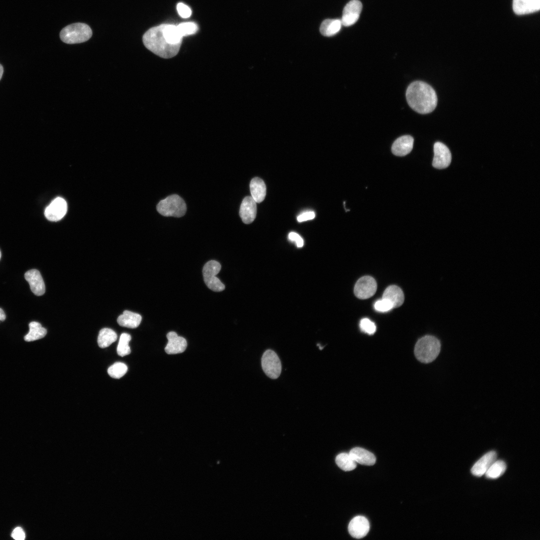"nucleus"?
Returning <instances> with one entry per match:
<instances>
[{"mask_svg": "<svg viewBox=\"0 0 540 540\" xmlns=\"http://www.w3.org/2000/svg\"><path fill=\"white\" fill-rule=\"evenodd\" d=\"M252 196H247L242 200L240 209V216L246 224L252 223L256 215V204Z\"/></svg>", "mask_w": 540, "mask_h": 540, "instance_id": "nucleus-14", "label": "nucleus"}, {"mask_svg": "<svg viewBox=\"0 0 540 540\" xmlns=\"http://www.w3.org/2000/svg\"><path fill=\"white\" fill-rule=\"evenodd\" d=\"M220 269V264L214 260L207 262L202 268L204 282L208 288L214 292H221L225 289L224 284L216 276Z\"/></svg>", "mask_w": 540, "mask_h": 540, "instance_id": "nucleus-6", "label": "nucleus"}, {"mask_svg": "<svg viewBox=\"0 0 540 540\" xmlns=\"http://www.w3.org/2000/svg\"><path fill=\"white\" fill-rule=\"evenodd\" d=\"M12 536L16 540H24L25 538V533L22 528L17 527L14 529L12 534Z\"/></svg>", "mask_w": 540, "mask_h": 540, "instance_id": "nucleus-36", "label": "nucleus"}, {"mask_svg": "<svg viewBox=\"0 0 540 540\" xmlns=\"http://www.w3.org/2000/svg\"><path fill=\"white\" fill-rule=\"evenodd\" d=\"M388 300L393 308L400 306L404 302V294L398 286L394 285L388 286L384 291L382 298Z\"/></svg>", "mask_w": 540, "mask_h": 540, "instance_id": "nucleus-20", "label": "nucleus"}, {"mask_svg": "<svg viewBox=\"0 0 540 540\" xmlns=\"http://www.w3.org/2000/svg\"><path fill=\"white\" fill-rule=\"evenodd\" d=\"M362 5L358 0H351L344 7L341 20L342 25L350 26L358 20Z\"/></svg>", "mask_w": 540, "mask_h": 540, "instance_id": "nucleus-9", "label": "nucleus"}, {"mask_svg": "<svg viewBox=\"0 0 540 540\" xmlns=\"http://www.w3.org/2000/svg\"><path fill=\"white\" fill-rule=\"evenodd\" d=\"M6 316L5 313L2 309L0 308V321H4L6 319Z\"/></svg>", "mask_w": 540, "mask_h": 540, "instance_id": "nucleus-37", "label": "nucleus"}, {"mask_svg": "<svg viewBox=\"0 0 540 540\" xmlns=\"http://www.w3.org/2000/svg\"><path fill=\"white\" fill-rule=\"evenodd\" d=\"M168 340L165 347V351L168 354L182 353L187 346V342L184 338L178 336L174 332H170L166 334Z\"/></svg>", "mask_w": 540, "mask_h": 540, "instance_id": "nucleus-13", "label": "nucleus"}, {"mask_svg": "<svg viewBox=\"0 0 540 540\" xmlns=\"http://www.w3.org/2000/svg\"><path fill=\"white\" fill-rule=\"evenodd\" d=\"M176 28L182 37L193 34L196 32L198 30L197 24L194 22L181 23L176 26Z\"/></svg>", "mask_w": 540, "mask_h": 540, "instance_id": "nucleus-30", "label": "nucleus"}, {"mask_svg": "<svg viewBox=\"0 0 540 540\" xmlns=\"http://www.w3.org/2000/svg\"><path fill=\"white\" fill-rule=\"evenodd\" d=\"M360 326L362 331L370 335L373 334L376 330L374 323L368 318H364L360 320Z\"/></svg>", "mask_w": 540, "mask_h": 540, "instance_id": "nucleus-31", "label": "nucleus"}, {"mask_svg": "<svg viewBox=\"0 0 540 540\" xmlns=\"http://www.w3.org/2000/svg\"><path fill=\"white\" fill-rule=\"evenodd\" d=\"M24 278L29 283L32 292L36 296H40L45 292V284L40 272L36 269L27 271Z\"/></svg>", "mask_w": 540, "mask_h": 540, "instance_id": "nucleus-15", "label": "nucleus"}, {"mask_svg": "<svg viewBox=\"0 0 540 540\" xmlns=\"http://www.w3.org/2000/svg\"><path fill=\"white\" fill-rule=\"evenodd\" d=\"M406 98L410 107L420 114L432 112L437 105L438 98L435 90L430 85L422 81L414 82L409 85L406 91Z\"/></svg>", "mask_w": 540, "mask_h": 540, "instance_id": "nucleus-2", "label": "nucleus"}, {"mask_svg": "<svg viewBox=\"0 0 540 540\" xmlns=\"http://www.w3.org/2000/svg\"><path fill=\"white\" fill-rule=\"evenodd\" d=\"M315 217V214L312 211H308L300 214L297 220L298 222H302L308 220H312Z\"/></svg>", "mask_w": 540, "mask_h": 540, "instance_id": "nucleus-35", "label": "nucleus"}, {"mask_svg": "<svg viewBox=\"0 0 540 540\" xmlns=\"http://www.w3.org/2000/svg\"><path fill=\"white\" fill-rule=\"evenodd\" d=\"M349 454L356 462L361 464L372 466L376 462L374 455L364 448H354L350 450Z\"/></svg>", "mask_w": 540, "mask_h": 540, "instance_id": "nucleus-19", "label": "nucleus"}, {"mask_svg": "<svg viewBox=\"0 0 540 540\" xmlns=\"http://www.w3.org/2000/svg\"><path fill=\"white\" fill-rule=\"evenodd\" d=\"M342 25V22L340 19H326L322 22L320 26V32L324 36H332L339 32Z\"/></svg>", "mask_w": 540, "mask_h": 540, "instance_id": "nucleus-23", "label": "nucleus"}, {"mask_svg": "<svg viewBox=\"0 0 540 540\" xmlns=\"http://www.w3.org/2000/svg\"><path fill=\"white\" fill-rule=\"evenodd\" d=\"M434 152L433 166L438 169L448 167L452 160V155L448 148L443 143L438 142L434 144Z\"/></svg>", "mask_w": 540, "mask_h": 540, "instance_id": "nucleus-10", "label": "nucleus"}, {"mask_svg": "<svg viewBox=\"0 0 540 540\" xmlns=\"http://www.w3.org/2000/svg\"><path fill=\"white\" fill-rule=\"evenodd\" d=\"M336 462L338 466L344 471H350L356 466V462L350 454L340 453L336 458Z\"/></svg>", "mask_w": 540, "mask_h": 540, "instance_id": "nucleus-26", "label": "nucleus"}, {"mask_svg": "<svg viewBox=\"0 0 540 540\" xmlns=\"http://www.w3.org/2000/svg\"><path fill=\"white\" fill-rule=\"evenodd\" d=\"M377 284L375 280L370 276H364L356 282L354 288L355 296L360 299H366L374 296Z\"/></svg>", "mask_w": 540, "mask_h": 540, "instance_id": "nucleus-8", "label": "nucleus"}, {"mask_svg": "<svg viewBox=\"0 0 540 540\" xmlns=\"http://www.w3.org/2000/svg\"><path fill=\"white\" fill-rule=\"evenodd\" d=\"M414 142L413 138L410 136H403L398 138L392 145V152L400 156L408 154L412 149Z\"/></svg>", "mask_w": 540, "mask_h": 540, "instance_id": "nucleus-17", "label": "nucleus"}, {"mask_svg": "<svg viewBox=\"0 0 540 540\" xmlns=\"http://www.w3.org/2000/svg\"><path fill=\"white\" fill-rule=\"evenodd\" d=\"M130 340L131 336L127 333H122L120 335L117 347V353L118 356H124L130 353L131 350L128 345Z\"/></svg>", "mask_w": 540, "mask_h": 540, "instance_id": "nucleus-28", "label": "nucleus"}, {"mask_svg": "<svg viewBox=\"0 0 540 540\" xmlns=\"http://www.w3.org/2000/svg\"><path fill=\"white\" fill-rule=\"evenodd\" d=\"M512 8L518 15L532 13L540 10V0H513Z\"/></svg>", "mask_w": 540, "mask_h": 540, "instance_id": "nucleus-18", "label": "nucleus"}, {"mask_svg": "<svg viewBox=\"0 0 540 540\" xmlns=\"http://www.w3.org/2000/svg\"><path fill=\"white\" fill-rule=\"evenodd\" d=\"M4 72V68L1 64H0V80H1Z\"/></svg>", "mask_w": 540, "mask_h": 540, "instance_id": "nucleus-38", "label": "nucleus"}, {"mask_svg": "<svg viewBox=\"0 0 540 540\" xmlns=\"http://www.w3.org/2000/svg\"><path fill=\"white\" fill-rule=\"evenodd\" d=\"M116 339L117 334L114 331L109 328H104L99 332L98 344L100 348H106L114 342Z\"/></svg>", "mask_w": 540, "mask_h": 540, "instance_id": "nucleus-25", "label": "nucleus"}, {"mask_svg": "<svg viewBox=\"0 0 540 540\" xmlns=\"http://www.w3.org/2000/svg\"><path fill=\"white\" fill-rule=\"evenodd\" d=\"M375 310L380 312H386L393 308L392 304L387 300L382 298L374 304Z\"/></svg>", "mask_w": 540, "mask_h": 540, "instance_id": "nucleus-32", "label": "nucleus"}, {"mask_svg": "<svg viewBox=\"0 0 540 540\" xmlns=\"http://www.w3.org/2000/svg\"><path fill=\"white\" fill-rule=\"evenodd\" d=\"M261 364L263 371L270 378L276 379L280 376L282 372L281 362L274 350L269 349L264 352Z\"/></svg>", "mask_w": 540, "mask_h": 540, "instance_id": "nucleus-7", "label": "nucleus"}, {"mask_svg": "<svg viewBox=\"0 0 540 540\" xmlns=\"http://www.w3.org/2000/svg\"><path fill=\"white\" fill-rule=\"evenodd\" d=\"M156 209L164 216L179 218L185 214L186 206L180 196L178 194H172L161 200L158 203Z\"/></svg>", "mask_w": 540, "mask_h": 540, "instance_id": "nucleus-5", "label": "nucleus"}, {"mask_svg": "<svg viewBox=\"0 0 540 540\" xmlns=\"http://www.w3.org/2000/svg\"><path fill=\"white\" fill-rule=\"evenodd\" d=\"M60 35L61 40L65 43L78 44L88 40L92 36V31L88 24L77 22L63 28Z\"/></svg>", "mask_w": 540, "mask_h": 540, "instance_id": "nucleus-4", "label": "nucleus"}, {"mask_svg": "<svg viewBox=\"0 0 540 540\" xmlns=\"http://www.w3.org/2000/svg\"><path fill=\"white\" fill-rule=\"evenodd\" d=\"M290 240L296 242L298 248H302L304 246V240L297 233L290 232L288 236Z\"/></svg>", "mask_w": 540, "mask_h": 540, "instance_id": "nucleus-34", "label": "nucleus"}, {"mask_svg": "<svg viewBox=\"0 0 540 540\" xmlns=\"http://www.w3.org/2000/svg\"><path fill=\"white\" fill-rule=\"evenodd\" d=\"M506 464L502 460H496L485 473L487 478L495 479L500 476L506 470Z\"/></svg>", "mask_w": 540, "mask_h": 540, "instance_id": "nucleus-27", "label": "nucleus"}, {"mask_svg": "<svg viewBox=\"0 0 540 540\" xmlns=\"http://www.w3.org/2000/svg\"><path fill=\"white\" fill-rule=\"evenodd\" d=\"M497 454L496 452L490 451L484 455L473 466L471 469L472 474L476 476H482L496 460Z\"/></svg>", "mask_w": 540, "mask_h": 540, "instance_id": "nucleus-16", "label": "nucleus"}, {"mask_svg": "<svg viewBox=\"0 0 540 540\" xmlns=\"http://www.w3.org/2000/svg\"><path fill=\"white\" fill-rule=\"evenodd\" d=\"M440 342L434 336L427 335L420 338L414 347L416 358L423 363H430L438 356L440 350Z\"/></svg>", "mask_w": 540, "mask_h": 540, "instance_id": "nucleus-3", "label": "nucleus"}, {"mask_svg": "<svg viewBox=\"0 0 540 540\" xmlns=\"http://www.w3.org/2000/svg\"><path fill=\"white\" fill-rule=\"evenodd\" d=\"M67 210L66 201L62 198L57 197L46 208L44 215L48 220L56 222L60 220L65 216Z\"/></svg>", "mask_w": 540, "mask_h": 540, "instance_id": "nucleus-11", "label": "nucleus"}, {"mask_svg": "<svg viewBox=\"0 0 540 540\" xmlns=\"http://www.w3.org/2000/svg\"><path fill=\"white\" fill-rule=\"evenodd\" d=\"M29 331L24 336V339L26 342H32L43 338L47 333L46 330L37 322H32L29 324Z\"/></svg>", "mask_w": 540, "mask_h": 540, "instance_id": "nucleus-24", "label": "nucleus"}, {"mask_svg": "<svg viewBox=\"0 0 540 540\" xmlns=\"http://www.w3.org/2000/svg\"><path fill=\"white\" fill-rule=\"evenodd\" d=\"M176 10L179 15L183 18H189L192 14L190 8L183 3H178L176 6Z\"/></svg>", "mask_w": 540, "mask_h": 540, "instance_id": "nucleus-33", "label": "nucleus"}, {"mask_svg": "<svg viewBox=\"0 0 540 540\" xmlns=\"http://www.w3.org/2000/svg\"><path fill=\"white\" fill-rule=\"evenodd\" d=\"M252 197L256 202L263 201L266 195V186L262 179L260 178H252L250 184Z\"/></svg>", "mask_w": 540, "mask_h": 540, "instance_id": "nucleus-22", "label": "nucleus"}, {"mask_svg": "<svg viewBox=\"0 0 540 540\" xmlns=\"http://www.w3.org/2000/svg\"><path fill=\"white\" fill-rule=\"evenodd\" d=\"M370 530V524L366 518L356 516L350 522L348 530L350 535L356 538H362L365 536Z\"/></svg>", "mask_w": 540, "mask_h": 540, "instance_id": "nucleus-12", "label": "nucleus"}, {"mask_svg": "<svg viewBox=\"0 0 540 540\" xmlns=\"http://www.w3.org/2000/svg\"><path fill=\"white\" fill-rule=\"evenodd\" d=\"M128 370L127 366L123 362H116L110 366L108 372L114 378H120L124 376Z\"/></svg>", "mask_w": 540, "mask_h": 540, "instance_id": "nucleus-29", "label": "nucleus"}, {"mask_svg": "<svg viewBox=\"0 0 540 540\" xmlns=\"http://www.w3.org/2000/svg\"><path fill=\"white\" fill-rule=\"evenodd\" d=\"M0 258H1V252H0Z\"/></svg>", "mask_w": 540, "mask_h": 540, "instance_id": "nucleus-39", "label": "nucleus"}, {"mask_svg": "<svg viewBox=\"0 0 540 540\" xmlns=\"http://www.w3.org/2000/svg\"><path fill=\"white\" fill-rule=\"evenodd\" d=\"M142 316L137 313L124 310L118 319V324L124 327L134 328L139 326L142 321Z\"/></svg>", "mask_w": 540, "mask_h": 540, "instance_id": "nucleus-21", "label": "nucleus"}, {"mask_svg": "<svg viewBox=\"0 0 540 540\" xmlns=\"http://www.w3.org/2000/svg\"><path fill=\"white\" fill-rule=\"evenodd\" d=\"M142 42L148 50L164 58L176 56L182 44L175 26L169 24L150 28L144 34Z\"/></svg>", "mask_w": 540, "mask_h": 540, "instance_id": "nucleus-1", "label": "nucleus"}]
</instances>
